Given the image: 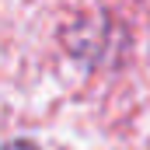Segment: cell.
I'll list each match as a JSON object with an SVG mask.
<instances>
[{
    "instance_id": "cell-1",
    "label": "cell",
    "mask_w": 150,
    "mask_h": 150,
    "mask_svg": "<svg viewBox=\"0 0 150 150\" xmlns=\"http://www.w3.org/2000/svg\"><path fill=\"white\" fill-rule=\"evenodd\" d=\"M0 150H38V147L32 143V140H7Z\"/></svg>"
}]
</instances>
